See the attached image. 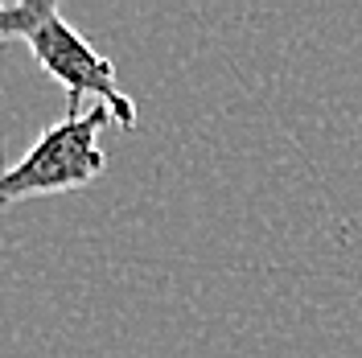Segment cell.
Returning <instances> with one entry per match:
<instances>
[{
	"mask_svg": "<svg viewBox=\"0 0 362 358\" xmlns=\"http://www.w3.org/2000/svg\"><path fill=\"white\" fill-rule=\"evenodd\" d=\"M25 42L37 67L66 87V108H83V99H99L107 108L115 128L136 132L140 112L132 95L119 87L115 62L58 13L54 0H0V45Z\"/></svg>",
	"mask_w": 362,
	"mask_h": 358,
	"instance_id": "obj_1",
	"label": "cell"
},
{
	"mask_svg": "<svg viewBox=\"0 0 362 358\" xmlns=\"http://www.w3.org/2000/svg\"><path fill=\"white\" fill-rule=\"evenodd\" d=\"M112 124V112L99 103L87 112L66 108V115L58 124H49L17 165H0V210L25 198H37V194L87 190L107 169V157L99 149V132Z\"/></svg>",
	"mask_w": 362,
	"mask_h": 358,
	"instance_id": "obj_2",
	"label": "cell"
}]
</instances>
